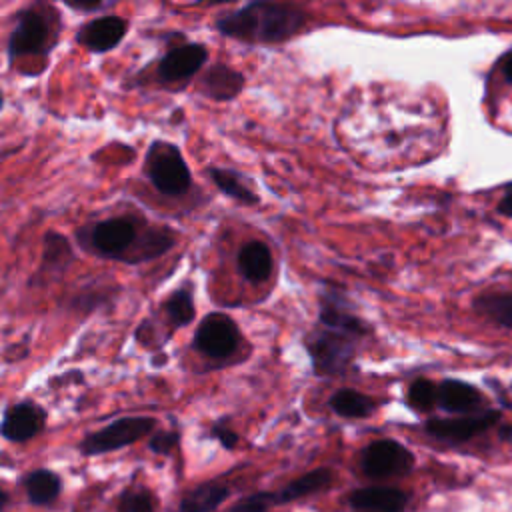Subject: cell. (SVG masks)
<instances>
[{
	"label": "cell",
	"mask_w": 512,
	"mask_h": 512,
	"mask_svg": "<svg viewBox=\"0 0 512 512\" xmlns=\"http://www.w3.org/2000/svg\"><path fill=\"white\" fill-rule=\"evenodd\" d=\"M306 24V14L294 4L256 0L216 20V30L250 44H276L292 38Z\"/></svg>",
	"instance_id": "obj_1"
},
{
	"label": "cell",
	"mask_w": 512,
	"mask_h": 512,
	"mask_svg": "<svg viewBox=\"0 0 512 512\" xmlns=\"http://www.w3.org/2000/svg\"><path fill=\"white\" fill-rule=\"evenodd\" d=\"M362 338L334 330V328H324L318 324L316 330H312L304 344L312 360V368L318 376H336L342 374L350 362L356 356V344Z\"/></svg>",
	"instance_id": "obj_2"
},
{
	"label": "cell",
	"mask_w": 512,
	"mask_h": 512,
	"mask_svg": "<svg viewBox=\"0 0 512 512\" xmlns=\"http://www.w3.org/2000/svg\"><path fill=\"white\" fill-rule=\"evenodd\" d=\"M146 174L154 188L168 196L188 192L192 174L184 162L178 146L170 142H154L146 154Z\"/></svg>",
	"instance_id": "obj_3"
},
{
	"label": "cell",
	"mask_w": 512,
	"mask_h": 512,
	"mask_svg": "<svg viewBox=\"0 0 512 512\" xmlns=\"http://www.w3.org/2000/svg\"><path fill=\"white\" fill-rule=\"evenodd\" d=\"M52 16L38 8H28L18 14L16 26L8 38L10 62L22 56H44L54 44Z\"/></svg>",
	"instance_id": "obj_4"
},
{
	"label": "cell",
	"mask_w": 512,
	"mask_h": 512,
	"mask_svg": "<svg viewBox=\"0 0 512 512\" xmlns=\"http://www.w3.org/2000/svg\"><path fill=\"white\" fill-rule=\"evenodd\" d=\"M154 426H156V420L150 416H126V418L114 420L112 424L88 434L80 444V452L86 456H96V454L124 448L144 438L146 434H150Z\"/></svg>",
	"instance_id": "obj_5"
},
{
	"label": "cell",
	"mask_w": 512,
	"mask_h": 512,
	"mask_svg": "<svg viewBox=\"0 0 512 512\" xmlns=\"http://www.w3.org/2000/svg\"><path fill=\"white\" fill-rule=\"evenodd\" d=\"M238 344H240L238 324L222 312H212L204 316L192 340L194 350L210 358H228L236 352Z\"/></svg>",
	"instance_id": "obj_6"
},
{
	"label": "cell",
	"mask_w": 512,
	"mask_h": 512,
	"mask_svg": "<svg viewBox=\"0 0 512 512\" xmlns=\"http://www.w3.org/2000/svg\"><path fill=\"white\" fill-rule=\"evenodd\" d=\"M412 466H414L412 452L404 444L392 438L374 440L360 454V468L370 478L406 474L408 470H412Z\"/></svg>",
	"instance_id": "obj_7"
},
{
	"label": "cell",
	"mask_w": 512,
	"mask_h": 512,
	"mask_svg": "<svg viewBox=\"0 0 512 512\" xmlns=\"http://www.w3.org/2000/svg\"><path fill=\"white\" fill-rule=\"evenodd\" d=\"M500 414L496 410H482L464 416H450V418H430L424 424V430L442 442H466L498 422Z\"/></svg>",
	"instance_id": "obj_8"
},
{
	"label": "cell",
	"mask_w": 512,
	"mask_h": 512,
	"mask_svg": "<svg viewBox=\"0 0 512 512\" xmlns=\"http://www.w3.org/2000/svg\"><path fill=\"white\" fill-rule=\"evenodd\" d=\"M90 248L106 258H120V254L128 252L134 242H138V228L134 218L116 216L96 222L90 232Z\"/></svg>",
	"instance_id": "obj_9"
},
{
	"label": "cell",
	"mask_w": 512,
	"mask_h": 512,
	"mask_svg": "<svg viewBox=\"0 0 512 512\" xmlns=\"http://www.w3.org/2000/svg\"><path fill=\"white\" fill-rule=\"evenodd\" d=\"M206 60H208L206 46L188 42L168 50L162 56L158 64V76L162 82H180V80L192 78L206 64Z\"/></svg>",
	"instance_id": "obj_10"
},
{
	"label": "cell",
	"mask_w": 512,
	"mask_h": 512,
	"mask_svg": "<svg viewBox=\"0 0 512 512\" xmlns=\"http://www.w3.org/2000/svg\"><path fill=\"white\" fill-rule=\"evenodd\" d=\"M46 422V412L38 404L24 400L12 404L0 422V434L10 442H26L34 438Z\"/></svg>",
	"instance_id": "obj_11"
},
{
	"label": "cell",
	"mask_w": 512,
	"mask_h": 512,
	"mask_svg": "<svg viewBox=\"0 0 512 512\" xmlns=\"http://www.w3.org/2000/svg\"><path fill=\"white\" fill-rule=\"evenodd\" d=\"M484 394L464 382V380H456V378H448L436 384V406L442 408L448 414H474L480 412V408L484 406Z\"/></svg>",
	"instance_id": "obj_12"
},
{
	"label": "cell",
	"mask_w": 512,
	"mask_h": 512,
	"mask_svg": "<svg viewBox=\"0 0 512 512\" xmlns=\"http://www.w3.org/2000/svg\"><path fill=\"white\" fill-rule=\"evenodd\" d=\"M128 28V22L116 14H106L86 22L76 40L90 52H108L120 44Z\"/></svg>",
	"instance_id": "obj_13"
},
{
	"label": "cell",
	"mask_w": 512,
	"mask_h": 512,
	"mask_svg": "<svg viewBox=\"0 0 512 512\" xmlns=\"http://www.w3.org/2000/svg\"><path fill=\"white\" fill-rule=\"evenodd\" d=\"M348 502L358 512H404L408 494L394 486H366L354 490Z\"/></svg>",
	"instance_id": "obj_14"
},
{
	"label": "cell",
	"mask_w": 512,
	"mask_h": 512,
	"mask_svg": "<svg viewBox=\"0 0 512 512\" xmlns=\"http://www.w3.org/2000/svg\"><path fill=\"white\" fill-rule=\"evenodd\" d=\"M202 92L214 100H232L244 88V76L228 64H214L202 76Z\"/></svg>",
	"instance_id": "obj_15"
},
{
	"label": "cell",
	"mask_w": 512,
	"mask_h": 512,
	"mask_svg": "<svg viewBox=\"0 0 512 512\" xmlns=\"http://www.w3.org/2000/svg\"><path fill=\"white\" fill-rule=\"evenodd\" d=\"M236 264H238V270L240 274L252 282V284H258V282H264L270 272H272V254H270V248L260 242V240H250L246 242L240 252H238V258H236Z\"/></svg>",
	"instance_id": "obj_16"
},
{
	"label": "cell",
	"mask_w": 512,
	"mask_h": 512,
	"mask_svg": "<svg viewBox=\"0 0 512 512\" xmlns=\"http://www.w3.org/2000/svg\"><path fill=\"white\" fill-rule=\"evenodd\" d=\"M74 260L70 240L58 232L44 234L42 240V262L38 268V276H54L62 274Z\"/></svg>",
	"instance_id": "obj_17"
},
{
	"label": "cell",
	"mask_w": 512,
	"mask_h": 512,
	"mask_svg": "<svg viewBox=\"0 0 512 512\" xmlns=\"http://www.w3.org/2000/svg\"><path fill=\"white\" fill-rule=\"evenodd\" d=\"M334 480V474L330 468H316L312 472H306L304 476L292 480L290 484H286L280 492L274 494V502L276 504H284L302 496H308L312 492H318L326 486H330Z\"/></svg>",
	"instance_id": "obj_18"
},
{
	"label": "cell",
	"mask_w": 512,
	"mask_h": 512,
	"mask_svg": "<svg viewBox=\"0 0 512 512\" xmlns=\"http://www.w3.org/2000/svg\"><path fill=\"white\" fill-rule=\"evenodd\" d=\"M328 406L342 418H366L376 410V402L370 396L352 388L336 390L330 396Z\"/></svg>",
	"instance_id": "obj_19"
},
{
	"label": "cell",
	"mask_w": 512,
	"mask_h": 512,
	"mask_svg": "<svg viewBox=\"0 0 512 512\" xmlns=\"http://www.w3.org/2000/svg\"><path fill=\"white\" fill-rule=\"evenodd\" d=\"M474 308L494 324L512 330V292H484L474 300Z\"/></svg>",
	"instance_id": "obj_20"
},
{
	"label": "cell",
	"mask_w": 512,
	"mask_h": 512,
	"mask_svg": "<svg viewBox=\"0 0 512 512\" xmlns=\"http://www.w3.org/2000/svg\"><path fill=\"white\" fill-rule=\"evenodd\" d=\"M228 488L216 482H206L192 488L180 502L182 512H212L222 500H226Z\"/></svg>",
	"instance_id": "obj_21"
},
{
	"label": "cell",
	"mask_w": 512,
	"mask_h": 512,
	"mask_svg": "<svg viewBox=\"0 0 512 512\" xmlns=\"http://www.w3.org/2000/svg\"><path fill=\"white\" fill-rule=\"evenodd\" d=\"M24 488L32 504H50L60 494V478L50 470H34L24 478Z\"/></svg>",
	"instance_id": "obj_22"
},
{
	"label": "cell",
	"mask_w": 512,
	"mask_h": 512,
	"mask_svg": "<svg viewBox=\"0 0 512 512\" xmlns=\"http://www.w3.org/2000/svg\"><path fill=\"white\" fill-rule=\"evenodd\" d=\"M164 312L168 314V320L174 328L180 326H188L194 316H196V308H194V296L190 286H180L178 290H174L166 300H164Z\"/></svg>",
	"instance_id": "obj_23"
},
{
	"label": "cell",
	"mask_w": 512,
	"mask_h": 512,
	"mask_svg": "<svg viewBox=\"0 0 512 512\" xmlns=\"http://www.w3.org/2000/svg\"><path fill=\"white\" fill-rule=\"evenodd\" d=\"M208 174L212 178V182L228 196H232L234 200L242 202V204H256L258 196L242 182V176L234 170H226V168H208Z\"/></svg>",
	"instance_id": "obj_24"
},
{
	"label": "cell",
	"mask_w": 512,
	"mask_h": 512,
	"mask_svg": "<svg viewBox=\"0 0 512 512\" xmlns=\"http://www.w3.org/2000/svg\"><path fill=\"white\" fill-rule=\"evenodd\" d=\"M408 404L418 412H428L436 406V384L426 378H418L408 388Z\"/></svg>",
	"instance_id": "obj_25"
},
{
	"label": "cell",
	"mask_w": 512,
	"mask_h": 512,
	"mask_svg": "<svg viewBox=\"0 0 512 512\" xmlns=\"http://www.w3.org/2000/svg\"><path fill=\"white\" fill-rule=\"evenodd\" d=\"M120 512H152V496L146 490H128L120 496Z\"/></svg>",
	"instance_id": "obj_26"
},
{
	"label": "cell",
	"mask_w": 512,
	"mask_h": 512,
	"mask_svg": "<svg viewBox=\"0 0 512 512\" xmlns=\"http://www.w3.org/2000/svg\"><path fill=\"white\" fill-rule=\"evenodd\" d=\"M274 494L270 492H258L248 498L238 500L230 512H266L270 506H274Z\"/></svg>",
	"instance_id": "obj_27"
},
{
	"label": "cell",
	"mask_w": 512,
	"mask_h": 512,
	"mask_svg": "<svg viewBox=\"0 0 512 512\" xmlns=\"http://www.w3.org/2000/svg\"><path fill=\"white\" fill-rule=\"evenodd\" d=\"M180 440V434L174 432V430H164V432H156L152 438H150V450L156 452V454H168Z\"/></svg>",
	"instance_id": "obj_28"
},
{
	"label": "cell",
	"mask_w": 512,
	"mask_h": 512,
	"mask_svg": "<svg viewBox=\"0 0 512 512\" xmlns=\"http://www.w3.org/2000/svg\"><path fill=\"white\" fill-rule=\"evenodd\" d=\"M212 434H214V436L222 442V446H226V448H234V446H236V442H238L236 432L226 424V420L216 422V424H214V428H212Z\"/></svg>",
	"instance_id": "obj_29"
},
{
	"label": "cell",
	"mask_w": 512,
	"mask_h": 512,
	"mask_svg": "<svg viewBox=\"0 0 512 512\" xmlns=\"http://www.w3.org/2000/svg\"><path fill=\"white\" fill-rule=\"evenodd\" d=\"M500 214L512 218V186L506 190V194L500 198L498 202V208H496Z\"/></svg>",
	"instance_id": "obj_30"
},
{
	"label": "cell",
	"mask_w": 512,
	"mask_h": 512,
	"mask_svg": "<svg viewBox=\"0 0 512 512\" xmlns=\"http://www.w3.org/2000/svg\"><path fill=\"white\" fill-rule=\"evenodd\" d=\"M68 8H74V10H82V12H92V10H100L104 8L106 4L104 2H86V4H78V2H66Z\"/></svg>",
	"instance_id": "obj_31"
},
{
	"label": "cell",
	"mask_w": 512,
	"mask_h": 512,
	"mask_svg": "<svg viewBox=\"0 0 512 512\" xmlns=\"http://www.w3.org/2000/svg\"><path fill=\"white\" fill-rule=\"evenodd\" d=\"M500 70H502L504 78H506L508 82H512V50L502 56V60H500Z\"/></svg>",
	"instance_id": "obj_32"
},
{
	"label": "cell",
	"mask_w": 512,
	"mask_h": 512,
	"mask_svg": "<svg viewBox=\"0 0 512 512\" xmlns=\"http://www.w3.org/2000/svg\"><path fill=\"white\" fill-rule=\"evenodd\" d=\"M6 504H8V496H6V492L0 488V510H4Z\"/></svg>",
	"instance_id": "obj_33"
},
{
	"label": "cell",
	"mask_w": 512,
	"mask_h": 512,
	"mask_svg": "<svg viewBox=\"0 0 512 512\" xmlns=\"http://www.w3.org/2000/svg\"><path fill=\"white\" fill-rule=\"evenodd\" d=\"M502 438L508 440V442H512V426H508V428L502 430Z\"/></svg>",
	"instance_id": "obj_34"
},
{
	"label": "cell",
	"mask_w": 512,
	"mask_h": 512,
	"mask_svg": "<svg viewBox=\"0 0 512 512\" xmlns=\"http://www.w3.org/2000/svg\"><path fill=\"white\" fill-rule=\"evenodd\" d=\"M2 104H4V98H2V92H0V108H2Z\"/></svg>",
	"instance_id": "obj_35"
}]
</instances>
